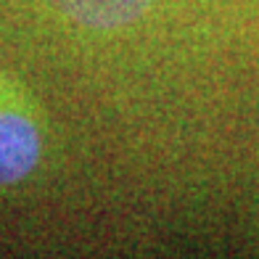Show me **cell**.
Masks as SVG:
<instances>
[{
    "label": "cell",
    "instance_id": "6da1fadb",
    "mask_svg": "<svg viewBox=\"0 0 259 259\" xmlns=\"http://www.w3.org/2000/svg\"><path fill=\"white\" fill-rule=\"evenodd\" d=\"M40 159V135L29 119L0 111V185L24 180Z\"/></svg>",
    "mask_w": 259,
    "mask_h": 259
},
{
    "label": "cell",
    "instance_id": "7a4b0ae2",
    "mask_svg": "<svg viewBox=\"0 0 259 259\" xmlns=\"http://www.w3.org/2000/svg\"><path fill=\"white\" fill-rule=\"evenodd\" d=\"M45 3L88 29H119L148 14L154 0H45Z\"/></svg>",
    "mask_w": 259,
    "mask_h": 259
}]
</instances>
